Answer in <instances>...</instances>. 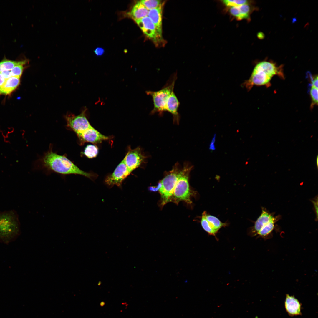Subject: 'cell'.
Segmentation results:
<instances>
[{
    "instance_id": "cell-1",
    "label": "cell",
    "mask_w": 318,
    "mask_h": 318,
    "mask_svg": "<svg viewBox=\"0 0 318 318\" xmlns=\"http://www.w3.org/2000/svg\"><path fill=\"white\" fill-rule=\"evenodd\" d=\"M41 160L44 168L62 175H78L92 180L97 176L94 173L82 170L65 156L54 152L52 148L45 153Z\"/></svg>"
},
{
    "instance_id": "cell-2",
    "label": "cell",
    "mask_w": 318,
    "mask_h": 318,
    "mask_svg": "<svg viewBox=\"0 0 318 318\" xmlns=\"http://www.w3.org/2000/svg\"><path fill=\"white\" fill-rule=\"evenodd\" d=\"M274 75L284 78L282 66H278L271 61H263L256 65L249 79L242 85L249 91L254 85H269Z\"/></svg>"
},
{
    "instance_id": "cell-3",
    "label": "cell",
    "mask_w": 318,
    "mask_h": 318,
    "mask_svg": "<svg viewBox=\"0 0 318 318\" xmlns=\"http://www.w3.org/2000/svg\"><path fill=\"white\" fill-rule=\"evenodd\" d=\"M21 233L19 216L14 210L0 212V242L6 244L15 240Z\"/></svg>"
},
{
    "instance_id": "cell-4",
    "label": "cell",
    "mask_w": 318,
    "mask_h": 318,
    "mask_svg": "<svg viewBox=\"0 0 318 318\" xmlns=\"http://www.w3.org/2000/svg\"><path fill=\"white\" fill-rule=\"evenodd\" d=\"M266 208H262L261 214L251 228L250 233L252 236H258L267 239L271 236L275 228L276 223L281 217L280 215L274 216Z\"/></svg>"
},
{
    "instance_id": "cell-5",
    "label": "cell",
    "mask_w": 318,
    "mask_h": 318,
    "mask_svg": "<svg viewBox=\"0 0 318 318\" xmlns=\"http://www.w3.org/2000/svg\"><path fill=\"white\" fill-rule=\"evenodd\" d=\"M192 166L188 163H185L181 168L175 186L171 202L177 203L184 201L188 204L192 203L191 198L192 194L190 189L189 178Z\"/></svg>"
},
{
    "instance_id": "cell-6",
    "label": "cell",
    "mask_w": 318,
    "mask_h": 318,
    "mask_svg": "<svg viewBox=\"0 0 318 318\" xmlns=\"http://www.w3.org/2000/svg\"><path fill=\"white\" fill-rule=\"evenodd\" d=\"M177 78V73H173L160 90L155 91L146 92L147 95L151 96L153 103L154 107L151 111V114L158 112L160 115H163L165 112V107L167 100L174 91L175 84Z\"/></svg>"
},
{
    "instance_id": "cell-7",
    "label": "cell",
    "mask_w": 318,
    "mask_h": 318,
    "mask_svg": "<svg viewBox=\"0 0 318 318\" xmlns=\"http://www.w3.org/2000/svg\"><path fill=\"white\" fill-rule=\"evenodd\" d=\"M181 169L179 164L176 163L159 182L160 187L158 191L161 196L160 205L162 206L171 202Z\"/></svg>"
},
{
    "instance_id": "cell-8",
    "label": "cell",
    "mask_w": 318,
    "mask_h": 318,
    "mask_svg": "<svg viewBox=\"0 0 318 318\" xmlns=\"http://www.w3.org/2000/svg\"><path fill=\"white\" fill-rule=\"evenodd\" d=\"M86 110L87 109L85 108L78 115L67 113L64 116L67 127L74 132L76 135L92 127L86 117Z\"/></svg>"
},
{
    "instance_id": "cell-9",
    "label": "cell",
    "mask_w": 318,
    "mask_h": 318,
    "mask_svg": "<svg viewBox=\"0 0 318 318\" xmlns=\"http://www.w3.org/2000/svg\"><path fill=\"white\" fill-rule=\"evenodd\" d=\"M131 173L123 159L113 172L106 177L105 180V183L106 185L110 188L115 185L120 188L122 182Z\"/></svg>"
},
{
    "instance_id": "cell-10",
    "label": "cell",
    "mask_w": 318,
    "mask_h": 318,
    "mask_svg": "<svg viewBox=\"0 0 318 318\" xmlns=\"http://www.w3.org/2000/svg\"><path fill=\"white\" fill-rule=\"evenodd\" d=\"M146 158L140 147L132 149L129 147L123 159L127 167L131 173L143 163Z\"/></svg>"
},
{
    "instance_id": "cell-11",
    "label": "cell",
    "mask_w": 318,
    "mask_h": 318,
    "mask_svg": "<svg viewBox=\"0 0 318 318\" xmlns=\"http://www.w3.org/2000/svg\"><path fill=\"white\" fill-rule=\"evenodd\" d=\"M144 34L156 44L163 41L155 26L148 16L135 21Z\"/></svg>"
},
{
    "instance_id": "cell-12",
    "label": "cell",
    "mask_w": 318,
    "mask_h": 318,
    "mask_svg": "<svg viewBox=\"0 0 318 318\" xmlns=\"http://www.w3.org/2000/svg\"><path fill=\"white\" fill-rule=\"evenodd\" d=\"M201 222L204 230L209 234L214 236L221 228L227 224L226 223L221 222L216 217L208 214L206 211L202 213Z\"/></svg>"
},
{
    "instance_id": "cell-13",
    "label": "cell",
    "mask_w": 318,
    "mask_h": 318,
    "mask_svg": "<svg viewBox=\"0 0 318 318\" xmlns=\"http://www.w3.org/2000/svg\"><path fill=\"white\" fill-rule=\"evenodd\" d=\"M77 135L82 144L85 142L97 144L110 139V137L103 135L93 127Z\"/></svg>"
},
{
    "instance_id": "cell-14",
    "label": "cell",
    "mask_w": 318,
    "mask_h": 318,
    "mask_svg": "<svg viewBox=\"0 0 318 318\" xmlns=\"http://www.w3.org/2000/svg\"><path fill=\"white\" fill-rule=\"evenodd\" d=\"M180 104L177 97L174 91L168 97L165 107V112L167 111L172 115L173 122L178 124L180 116L178 110Z\"/></svg>"
},
{
    "instance_id": "cell-15",
    "label": "cell",
    "mask_w": 318,
    "mask_h": 318,
    "mask_svg": "<svg viewBox=\"0 0 318 318\" xmlns=\"http://www.w3.org/2000/svg\"><path fill=\"white\" fill-rule=\"evenodd\" d=\"M163 4L157 8L149 10L148 16L156 26L159 35L162 37V8Z\"/></svg>"
},
{
    "instance_id": "cell-16",
    "label": "cell",
    "mask_w": 318,
    "mask_h": 318,
    "mask_svg": "<svg viewBox=\"0 0 318 318\" xmlns=\"http://www.w3.org/2000/svg\"><path fill=\"white\" fill-rule=\"evenodd\" d=\"M285 307L287 312L291 315H299L301 314V305L298 300L293 296L286 295Z\"/></svg>"
},
{
    "instance_id": "cell-17",
    "label": "cell",
    "mask_w": 318,
    "mask_h": 318,
    "mask_svg": "<svg viewBox=\"0 0 318 318\" xmlns=\"http://www.w3.org/2000/svg\"><path fill=\"white\" fill-rule=\"evenodd\" d=\"M250 11L251 7L248 3L231 7L230 10L231 14L239 20L247 18Z\"/></svg>"
},
{
    "instance_id": "cell-18",
    "label": "cell",
    "mask_w": 318,
    "mask_h": 318,
    "mask_svg": "<svg viewBox=\"0 0 318 318\" xmlns=\"http://www.w3.org/2000/svg\"><path fill=\"white\" fill-rule=\"evenodd\" d=\"M20 78L12 77L6 80L3 85L0 89V94L7 95L10 94L19 86Z\"/></svg>"
},
{
    "instance_id": "cell-19",
    "label": "cell",
    "mask_w": 318,
    "mask_h": 318,
    "mask_svg": "<svg viewBox=\"0 0 318 318\" xmlns=\"http://www.w3.org/2000/svg\"><path fill=\"white\" fill-rule=\"evenodd\" d=\"M149 11L139 1L137 2L132 8L130 15L132 18L136 21L148 16Z\"/></svg>"
},
{
    "instance_id": "cell-20",
    "label": "cell",
    "mask_w": 318,
    "mask_h": 318,
    "mask_svg": "<svg viewBox=\"0 0 318 318\" xmlns=\"http://www.w3.org/2000/svg\"><path fill=\"white\" fill-rule=\"evenodd\" d=\"M28 59L21 61H14L7 59H4L0 62V72L4 70H11L15 66L20 65H26L28 64Z\"/></svg>"
},
{
    "instance_id": "cell-21",
    "label": "cell",
    "mask_w": 318,
    "mask_h": 318,
    "mask_svg": "<svg viewBox=\"0 0 318 318\" xmlns=\"http://www.w3.org/2000/svg\"><path fill=\"white\" fill-rule=\"evenodd\" d=\"M98 148L94 145H88L85 148L84 151L85 155L90 158L96 157L98 153Z\"/></svg>"
},
{
    "instance_id": "cell-22",
    "label": "cell",
    "mask_w": 318,
    "mask_h": 318,
    "mask_svg": "<svg viewBox=\"0 0 318 318\" xmlns=\"http://www.w3.org/2000/svg\"><path fill=\"white\" fill-rule=\"evenodd\" d=\"M162 1L157 0H143L140 1L148 10L157 8L163 4Z\"/></svg>"
},
{
    "instance_id": "cell-23",
    "label": "cell",
    "mask_w": 318,
    "mask_h": 318,
    "mask_svg": "<svg viewBox=\"0 0 318 318\" xmlns=\"http://www.w3.org/2000/svg\"><path fill=\"white\" fill-rule=\"evenodd\" d=\"M310 94L312 101L311 107L312 108L314 106L317 105L318 104V88L311 85Z\"/></svg>"
},
{
    "instance_id": "cell-24",
    "label": "cell",
    "mask_w": 318,
    "mask_h": 318,
    "mask_svg": "<svg viewBox=\"0 0 318 318\" xmlns=\"http://www.w3.org/2000/svg\"><path fill=\"white\" fill-rule=\"evenodd\" d=\"M224 4L227 7H234L248 3V1L244 0H226L222 1Z\"/></svg>"
},
{
    "instance_id": "cell-25",
    "label": "cell",
    "mask_w": 318,
    "mask_h": 318,
    "mask_svg": "<svg viewBox=\"0 0 318 318\" xmlns=\"http://www.w3.org/2000/svg\"><path fill=\"white\" fill-rule=\"evenodd\" d=\"M26 65L20 64L15 66L11 70L12 77H21Z\"/></svg>"
},
{
    "instance_id": "cell-26",
    "label": "cell",
    "mask_w": 318,
    "mask_h": 318,
    "mask_svg": "<svg viewBox=\"0 0 318 318\" xmlns=\"http://www.w3.org/2000/svg\"><path fill=\"white\" fill-rule=\"evenodd\" d=\"M311 201L313 203L314 206V210L315 212V214L316 215V219L317 220V214H318V198L317 196L316 198H315L312 200H311Z\"/></svg>"
},
{
    "instance_id": "cell-27",
    "label": "cell",
    "mask_w": 318,
    "mask_h": 318,
    "mask_svg": "<svg viewBox=\"0 0 318 318\" xmlns=\"http://www.w3.org/2000/svg\"><path fill=\"white\" fill-rule=\"evenodd\" d=\"M3 77L6 79L7 80L12 77L11 70H4L1 72Z\"/></svg>"
},
{
    "instance_id": "cell-28",
    "label": "cell",
    "mask_w": 318,
    "mask_h": 318,
    "mask_svg": "<svg viewBox=\"0 0 318 318\" xmlns=\"http://www.w3.org/2000/svg\"><path fill=\"white\" fill-rule=\"evenodd\" d=\"M94 52L97 56H100L104 54V50L102 47H98L95 49Z\"/></svg>"
},
{
    "instance_id": "cell-29",
    "label": "cell",
    "mask_w": 318,
    "mask_h": 318,
    "mask_svg": "<svg viewBox=\"0 0 318 318\" xmlns=\"http://www.w3.org/2000/svg\"><path fill=\"white\" fill-rule=\"evenodd\" d=\"M311 85L313 86L318 88V76L316 75L311 80Z\"/></svg>"
},
{
    "instance_id": "cell-30",
    "label": "cell",
    "mask_w": 318,
    "mask_h": 318,
    "mask_svg": "<svg viewBox=\"0 0 318 318\" xmlns=\"http://www.w3.org/2000/svg\"><path fill=\"white\" fill-rule=\"evenodd\" d=\"M216 134H215L213 137L212 140V141L209 145V149L210 150H214L216 149V148L214 145V143L215 141Z\"/></svg>"
},
{
    "instance_id": "cell-31",
    "label": "cell",
    "mask_w": 318,
    "mask_h": 318,
    "mask_svg": "<svg viewBox=\"0 0 318 318\" xmlns=\"http://www.w3.org/2000/svg\"><path fill=\"white\" fill-rule=\"evenodd\" d=\"M6 80L3 77L1 72H0V89L3 85Z\"/></svg>"
},
{
    "instance_id": "cell-32",
    "label": "cell",
    "mask_w": 318,
    "mask_h": 318,
    "mask_svg": "<svg viewBox=\"0 0 318 318\" xmlns=\"http://www.w3.org/2000/svg\"><path fill=\"white\" fill-rule=\"evenodd\" d=\"M258 36L259 38L262 39V38H263L264 37V34L261 32L259 33L258 34Z\"/></svg>"
}]
</instances>
